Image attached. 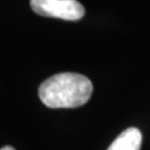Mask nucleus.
I'll list each match as a JSON object with an SVG mask.
<instances>
[{
  "label": "nucleus",
  "instance_id": "7ed1b4c3",
  "mask_svg": "<svg viewBox=\"0 0 150 150\" xmlns=\"http://www.w3.org/2000/svg\"><path fill=\"white\" fill-rule=\"evenodd\" d=\"M142 136L139 129H126L112 141L107 150H140Z\"/></svg>",
  "mask_w": 150,
  "mask_h": 150
},
{
  "label": "nucleus",
  "instance_id": "f257e3e1",
  "mask_svg": "<svg viewBox=\"0 0 150 150\" xmlns=\"http://www.w3.org/2000/svg\"><path fill=\"white\" fill-rule=\"evenodd\" d=\"M92 83L86 76L74 72L58 74L39 87V98L49 108H77L91 97Z\"/></svg>",
  "mask_w": 150,
  "mask_h": 150
},
{
  "label": "nucleus",
  "instance_id": "20e7f679",
  "mask_svg": "<svg viewBox=\"0 0 150 150\" xmlns=\"http://www.w3.org/2000/svg\"><path fill=\"white\" fill-rule=\"evenodd\" d=\"M0 150H16V149H15V148H12V147H10V146H6V147L1 148Z\"/></svg>",
  "mask_w": 150,
  "mask_h": 150
},
{
  "label": "nucleus",
  "instance_id": "f03ea898",
  "mask_svg": "<svg viewBox=\"0 0 150 150\" xmlns=\"http://www.w3.org/2000/svg\"><path fill=\"white\" fill-rule=\"evenodd\" d=\"M36 13L43 17L64 20H79L85 15V8L77 0H30Z\"/></svg>",
  "mask_w": 150,
  "mask_h": 150
}]
</instances>
